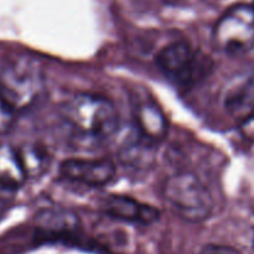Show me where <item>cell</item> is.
<instances>
[{"mask_svg": "<svg viewBox=\"0 0 254 254\" xmlns=\"http://www.w3.org/2000/svg\"><path fill=\"white\" fill-rule=\"evenodd\" d=\"M62 117L78 136L102 141L117 133L119 117L109 99L91 93H78L62 107Z\"/></svg>", "mask_w": 254, "mask_h": 254, "instance_id": "6da1fadb", "label": "cell"}, {"mask_svg": "<svg viewBox=\"0 0 254 254\" xmlns=\"http://www.w3.org/2000/svg\"><path fill=\"white\" fill-rule=\"evenodd\" d=\"M164 198L171 210L189 222H201L210 217L213 198L205 184L191 173H178L163 188Z\"/></svg>", "mask_w": 254, "mask_h": 254, "instance_id": "7a4b0ae2", "label": "cell"}, {"mask_svg": "<svg viewBox=\"0 0 254 254\" xmlns=\"http://www.w3.org/2000/svg\"><path fill=\"white\" fill-rule=\"evenodd\" d=\"M44 72L39 62L21 57L0 73V96L14 111L31 106L44 89Z\"/></svg>", "mask_w": 254, "mask_h": 254, "instance_id": "3957f363", "label": "cell"}, {"mask_svg": "<svg viewBox=\"0 0 254 254\" xmlns=\"http://www.w3.org/2000/svg\"><path fill=\"white\" fill-rule=\"evenodd\" d=\"M159 69L168 78L184 87H192L212 71V61L202 52L195 51L188 42L178 41L158 52Z\"/></svg>", "mask_w": 254, "mask_h": 254, "instance_id": "277c9868", "label": "cell"}, {"mask_svg": "<svg viewBox=\"0 0 254 254\" xmlns=\"http://www.w3.org/2000/svg\"><path fill=\"white\" fill-rule=\"evenodd\" d=\"M218 51L232 57L243 56L254 47V7L237 4L221 16L213 30Z\"/></svg>", "mask_w": 254, "mask_h": 254, "instance_id": "5b68a950", "label": "cell"}, {"mask_svg": "<svg viewBox=\"0 0 254 254\" xmlns=\"http://www.w3.org/2000/svg\"><path fill=\"white\" fill-rule=\"evenodd\" d=\"M62 178L92 188L107 185L116 176V165L107 159H68L60 165Z\"/></svg>", "mask_w": 254, "mask_h": 254, "instance_id": "8992f818", "label": "cell"}, {"mask_svg": "<svg viewBox=\"0 0 254 254\" xmlns=\"http://www.w3.org/2000/svg\"><path fill=\"white\" fill-rule=\"evenodd\" d=\"M102 211L117 220L139 225H149L159 218V211L131 197L112 195L102 201Z\"/></svg>", "mask_w": 254, "mask_h": 254, "instance_id": "52a82bcc", "label": "cell"}, {"mask_svg": "<svg viewBox=\"0 0 254 254\" xmlns=\"http://www.w3.org/2000/svg\"><path fill=\"white\" fill-rule=\"evenodd\" d=\"M134 128L158 144L168 134V121L158 104L150 98H135L133 104Z\"/></svg>", "mask_w": 254, "mask_h": 254, "instance_id": "ba28073f", "label": "cell"}, {"mask_svg": "<svg viewBox=\"0 0 254 254\" xmlns=\"http://www.w3.org/2000/svg\"><path fill=\"white\" fill-rule=\"evenodd\" d=\"M156 143L141 135L135 128L118 149V158L124 166L133 170H148L155 163Z\"/></svg>", "mask_w": 254, "mask_h": 254, "instance_id": "9c48e42d", "label": "cell"}, {"mask_svg": "<svg viewBox=\"0 0 254 254\" xmlns=\"http://www.w3.org/2000/svg\"><path fill=\"white\" fill-rule=\"evenodd\" d=\"M226 111L235 118L245 119L254 113V77L235 79L226 87L223 96Z\"/></svg>", "mask_w": 254, "mask_h": 254, "instance_id": "30bf717a", "label": "cell"}, {"mask_svg": "<svg viewBox=\"0 0 254 254\" xmlns=\"http://www.w3.org/2000/svg\"><path fill=\"white\" fill-rule=\"evenodd\" d=\"M39 232L44 237L60 238L71 236L78 230L79 220L73 212L67 210H46L37 216Z\"/></svg>", "mask_w": 254, "mask_h": 254, "instance_id": "8fae6325", "label": "cell"}, {"mask_svg": "<svg viewBox=\"0 0 254 254\" xmlns=\"http://www.w3.org/2000/svg\"><path fill=\"white\" fill-rule=\"evenodd\" d=\"M19 153L10 146H0V193H12L26 179Z\"/></svg>", "mask_w": 254, "mask_h": 254, "instance_id": "7c38bea8", "label": "cell"}, {"mask_svg": "<svg viewBox=\"0 0 254 254\" xmlns=\"http://www.w3.org/2000/svg\"><path fill=\"white\" fill-rule=\"evenodd\" d=\"M26 176L37 178L46 171L50 165L49 154L44 148L39 145L24 146L21 150H17Z\"/></svg>", "mask_w": 254, "mask_h": 254, "instance_id": "4fadbf2b", "label": "cell"}, {"mask_svg": "<svg viewBox=\"0 0 254 254\" xmlns=\"http://www.w3.org/2000/svg\"><path fill=\"white\" fill-rule=\"evenodd\" d=\"M14 121V109L0 96V133L9 130Z\"/></svg>", "mask_w": 254, "mask_h": 254, "instance_id": "5bb4252c", "label": "cell"}, {"mask_svg": "<svg viewBox=\"0 0 254 254\" xmlns=\"http://www.w3.org/2000/svg\"><path fill=\"white\" fill-rule=\"evenodd\" d=\"M198 254H240L233 248L227 247V246L220 245H207L200 251Z\"/></svg>", "mask_w": 254, "mask_h": 254, "instance_id": "9a60e30c", "label": "cell"}, {"mask_svg": "<svg viewBox=\"0 0 254 254\" xmlns=\"http://www.w3.org/2000/svg\"><path fill=\"white\" fill-rule=\"evenodd\" d=\"M241 131L246 138L254 140V113L241 121Z\"/></svg>", "mask_w": 254, "mask_h": 254, "instance_id": "2e32d148", "label": "cell"}, {"mask_svg": "<svg viewBox=\"0 0 254 254\" xmlns=\"http://www.w3.org/2000/svg\"><path fill=\"white\" fill-rule=\"evenodd\" d=\"M164 1H166V2H173V1H175V0H164Z\"/></svg>", "mask_w": 254, "mask_h": 254, "instance_id": "e0dca14e", "label": "cell"}, {"mask_svg": "<svg viewBox=\"0 0 254 254\" xmlns=\"http://www.w3.org/2000/svg\"><path fill=\"white\" fill-rule=\"evenodd\" d=\"M253 7H254V4H253Z\"/></svg>", "mask_w": 254, "mask_h": 254, "instance_id": "ac0fdd59", "label": "cell"}]
</instances>
